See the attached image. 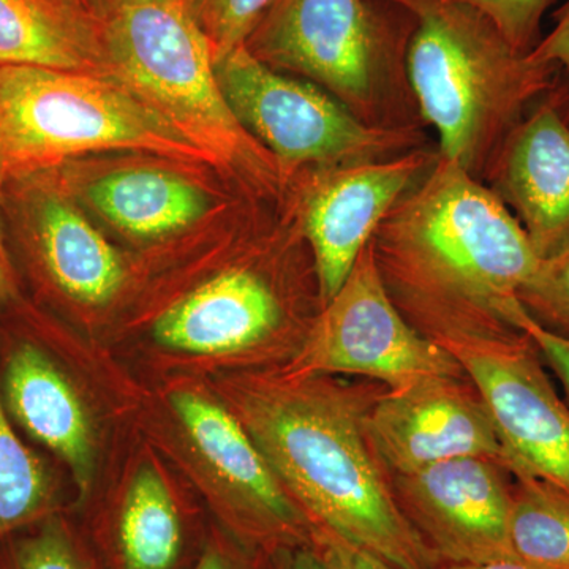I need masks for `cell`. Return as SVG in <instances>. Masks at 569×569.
Returning a JSON list of instances; mask_svg holds the SVG:
<instances>
[{"label": "cell", "mask_w": 569, "mask_h": 569, "mask_svg": "<svg viewBox=\"0 0 569 569\" xmlns=\"http://www.w3.org/2000/svg\"><path fill=\"white\" fill-rule=\"evenodd\" d=\"M217 82L236 121L283 171L380 162L417 142L408 130L372 126L313 82L271 69L244 44L213 56Z\"/></svg>", "instance_id": "cell-8"}, {"label": "cell", "mask_w": 569, "mask_h": 569, "mask_svg": "<svg viewBox=\"0 0 569 569\" xmlns=\"http://www.w3.org/2000/svg\"><path fill=\"white\" fill-rule=\"evenodd\" d=\"M152 429L228 535L269 560L284 550L310 548L312 523L306 512L213 388L194 380L168 385Z\"/></svg>", "instance_id": "cell-6"}, {"label": "cell", "mask_w": 569, "mask_h": 569, "mask_svg": "<svg viewBox=\"0 0 569 569\" xmlns=\"http://www.w3.org/2000/svg\"><path fill=\"white\" fill-rule=\"evenodd\" d=\"M413 20L406 70L438 156L481 179L509 132L560 70L512 47L460 0H388Z\"/></svg>", "instance_id": "cell-3"}, {"label": "cell", "mask_w": 569, "mask_h": 569, "mask_svg": "<svg viewBox=\"0 0 569 569\" xmlns=\"http://www.w3.org/2000/svg\"><path fill=\"white\" fill-rule=\"evenodd\" d=\"M7 569H104L88 537L61 515H52L18 538Z\"/></svg>", "instance_id": "cell-23"}, {"label": "cell", "mask_w": 569, "mask_h": 569, "mask_svg": "<svg viewBox=\"0 0 569 569\" xmlns=\"http://www.w3.org/2000/svg\"><path fill=\"white\" fill-rule=\"evenodd\" d=\"M485 176L539 260L569 249V126L548 100L509 132Z\"/></svg>", "instance_id": "cell-15"}, {"label": "cell", "mask_w": 569, "mask_h": 569, "mask_svg": "<svg viewBox=\"0 0 569 569\" xmlns=\"http://www.w3.org/2000/svg\"><path fill=\"white\" fill-rule=\"evenodd\" d=\"M187 569H272V565L268 557L246 548L213 522L203 548Z\"/></svg>", "instance_id": "cell-27"}, {"label": "cell", "mask_w": 569, "mask_h": 569, "mask_svg": "<svg viewBox=\"0 0 569 569\" xmlns=\"http://www.w3.org/2000/svg\"><path fill=\"white\" fill-rule=\"evenodd\" d=\"M103 74L244 181L268 189L282 168L228 107L213 48L186 0H103L96 11Z\"/></svg>", "instance_id": "cell-4"}, {"label": "cell", "mask_w": 569, "mask_h": 569, "mask_svg": "<svg viewBox=\"0 0 569 569\" xmlns=\"http://www.w3.org/2000/svg\"><path fill=\"white\" fill-rule=\"evenodd\" d=\"M523 331L533 340L541 353L542 361L552 369V372L559 377L560 383L563 385L565 392L569 400V339L553 335L548 329L539 326L533 318H530Z\"/></svg>", "instance_id": "cell-30"}, {"label": "cell", "mask_w": 569, "mask_h": 569, "mask_svg": "<svg viewBox=\"0 0 569 569\" xmlns=\"http://www.w3.org/2000/svg\"><path fill=\"white\" fill-rule=\"evenodd\" d=\"M77 2H80L81 6L86 7V9L91 10V7L93 6V3L103 2V0H77Z\"/></svg>", "instance_id": "cell-35"}, {"label": "cell", "mask_w": 569, "mask_h": 569, "mask_svg": "<svg viewBox=\"0 0 569 569\" xmlns=\"http://www.w3.org/2000/svg\"><path fill=\"white\" fill-rule=\"evenodd\" d=\"M399 508L441 563L515 557L512 475L493 459L463 458L391 477Z\"/></svg>", "instance_id": "cell-11"}, {"label": "cell", "mask_w": 569, "mask_h": 569, "mask_svg": "<svg viewBox=\"0 0 569 569\" xmlns=\"http://www.w3.org/2000/svg\"><path fill=\"white\" fill-rule=\"evenodd\" d=\"M272 569H331L310 548L284 550L271 559Z\"/></svg>", "instance_id": "cell-31"}, {"label": "cell", "mask_w": 569, "mask_h": 569, "mask_svg": "<svg viewBox=\"0 0 569 569\" xmlns=\"http://www.w3.org/2000/svg\"><path fill=\"white\" fill-rule=\"evenodd\" d=\"M212 388L312 526L396 569L438 568L441 561L403 516L367 436L378 396L370 388L282 367L227 373Z\"/></svg>", "instance_id": "cell-1"}, {"label": "cell", "mask_w": 569, "mask_h": 569, "mask_svg": "<svg viewBox=\"0 0 569 569\" xmlns=\"http://www.w3.org/2000/svg\"><path fill=\"white\" fill-rule=\"evenodd\" d=\"M272 0H186L213 48V56L246 43Z\"/></svg>", "instance_id": "cell-25"}, {"label": "cell", "mask_w": 569, "mask_h": 569, "mask_svg": "<svg viewBox=\"0 0 569 569\" xmlns=\"http://www.w3.org/2000/svg\"><path fill=\"white\" fill-rule=\"evenodd\" d=\"M82 200L114 230L137 241L181 233L209 208V198L192 179L160 167L104 171L82 182Z\"/></svg>", "instance_id": "cell-19"}, {"label": "cell", "mask_w": 569, "mask_h": 569, "mask_svg": "<svg viewBox=\"0 0 569 569\" xmlns=\"http://www.w3.org/2000/svg\"><path fill=\"white\" fill-rule=\"evenodd\" d=\"M282 369L295 376L365 377L388 389L433 378H467L455 356L421 335L397 309L372 242Z\"/></svg>", "instance_id": "cell-9"}, {"label": "cell", "mask_w": 569, "mask_h": 569, "mask_svg": "<svg viewBox=\"0 0 569 569\" xmlns=\"http://www.w3.org/2000/svg\"><path fill=\"white\" fill-rule=\"evenodd\" d=\"M103 74L96 11L77 0H0V67Z\"/></svg>", "instance_id": "cell-20"}, {"label": "cell", "mask_w": 569, "mask_h": 569, "mask_svg": "<svg viewBox=\"0 0 569 569\" xmlns=\"http://www.w3.org/2000/svg\"><path fill=\"white\" fill-rule=\"evenodd\" d=\"M530 56L538 62L556 67L560 73L569 74V0L556 11L553 28L542 36Z\"/></svg>", "instance_id": "cell-29"}, {"label": "cell", "mask_w": 569, "mask_h": 569, "mask_svg": "<svg viewBox=\"0 0 569 569\" xmlns=\"http://www.w3.org/2000/svg\"><path fill=\"white\" fill-rule=\"evenodd\" d=\"M485 14L520 52L530 54L542 39L541 22L553 0H460Z\"/></svg>", "instance_id": "cell-26"}, {"label": "cell", "mask_w": 569, "mask_h": 569, "mask_svg": "<svg viewBox=\"0 0 569 569\" xmlns=\"http://www.w3.org/2000/svg\"><path fill=\"white\" fill-rule=\"evenodd\" d=\"M545 99L556 108L557 112L569 126V74H563L561 78L557 77L552 88L546 93Z\"/></svg>", "instance_id": "cell-33"}, {"label": "cell", "mask_w": 569, "mask_h": 569, "mask_svg": "<svg viewBox=\"0 0 569 569\" xmlns=\"http://www.w3.org/2000/svg\"><path fill=\"white\" fill-rule=\"evenodd\" d=\"M366 426L389 478L463 458L505 466L492 418L468 378H433L388 389L373 400Z\"/></svg>", "instance_id": "cell-12"}, {"label": "cell", "mask_w": 569, "mask_h": 569, "mask_svg": "<svg viewBox=\"0 0 569 569\" xmlns=\"http://www.w3.org/2000/svg\"><path fill=\"white\" fill-rule=\"evenodd\" d=\"M370 242L392 302L430 340L526 332L519 291L538 254L507 206L458 164L437 156Z\"/></svg>", "instance_id": "cell-2"}, {"label": "cell", "mask_w": 569, "mask_h": 569, "mask_svg": "<svg viewBox=\"0 0 569 569\" xmlns=\"http://www.w3.org/2000/svg\"><path fill=\"white\" fill-rule=\"evenodd\" d=\"M108 151L213 167L198 146L107 74L0 67V174L7 181Z\"/></svg>", "instance_id": "cell-5"}, {"label": "cell", "mask_w": 569, "mask_h": 569, "mask_svg": "<svg viewBox=\"0 0 569 569\" xmlns=\"http://www.w3.org/2000/svg\"><path fill=\"white\" fill-rule=\"evenodd\" d=\"M437 156L417 149L380 162L323 170L302 216L323 305L346 282L392 206L425 176Z\"/></svg>", "instance_id": "cell-13"}, {"label": "cell", "mask_w": 569, "mask_h": 569, "mask_svg": "<svg viewBox=\"0 0 569 569\" xmlns=\"http://www.w3.org/2000/svg\"><path fill=\"white\" fill-rule=\"evenodd\" d=\"M519 299L539 326L569 339V249L539 260Z\"/></svg>", "instance_id": "cell-24"}, {"label": "cell", "mask_w": 569, "mask_h": 569, "mask_svg": "<svg viewBox=\"0 0 569 569\" xmlns=\"http://www.w3.org/2000/svg\"><path fill=\"white\" fill-rule=\"evenodd\" d=\"M437 569H535L516 557L489 561H475V563H440Z\"/></svg>", "instance_id": "cell-34"}, {"label": "cell", "mask_w": 569, "mask_h": 569, "mask_svg": "<svg viewBox=\"0 0 569 569\" xmlns=\"http://www.w3.org/2000/svg\"><path fill=\"white\" fill-rule=\"evenodd\" d=\"M21 223L33 263L66 301L103 309L129 283V264L62 183L22 176Z\"/></svg>", "instance_id": "cell-14"}, {"label": "cell", "mask_w": 569, "mask_h": 569, "mask_svg": "<svg viewBox=\"0 0 569 569\" xmlns=\"http://www.w3.org/2000/svg\"><path fill=\"white\" fill-rule=\"evenodd\" d=\"M52 515H58L54 479L14 432L0 391V541Z\"/></svg>", "instance_id": "cell-22"}, {"label": "cell", "mask_w": 569, "mask_h": 569, "mask_svg": "<svg viewBox=\"0 0 569 569\" xmlns=\"http://www.w3.org/2000/svg\"><path fill=\"white\" fill-rule=\"evenodd\" d=\"M208 535L152 458H144L97 516L92 548L104 569H187Z\"/></svg>", "instance_id": "cell-17"}, {"label": "cell", "mask_w": 569, "mask_h": 569, "mask_svg": "<svg viewBox=\"0 0 569 569\" xmlns=\"http://www.w3.org/2000/svg\"><path fill=\"white\" fill-rule=\"evenodd\" d=\"M0 391L9 415L66 463L86 500L97 473V429L73 381L39 347L21 343L7 359Z\"/></svg>", "instance_id": "cell-18"}, {"label": "cell", "mask_w": 569, "mask_h": 569, "mask_svg": "<svg viewBox=\"0 0 569 569\" xmlns=\"http://www.w3.org/2000/svg\"><path fill=\"white\" fill-rule=\"evenodd\" d=\"M509 542L535 569H569V497L542 479L512 478Z\"/></svg>", "instance_id": "cell-21"}, {"label": "cell", "mask_w": 569, "mask_h": 569, "mask_svg": "<svg viewBox=\"0 0 569 569\" xmlns=\"http://www.w3.org/2000/svg\"><path fill=\"white\" fill-rule=\"evenodd\" d=\"M411 29L410 14L388 0H272L244 47L380 126L381 88L406 61Z\"/></svg>", "instance_id": "cell-7"}, {"label": "cell", "mask_w": 569, "mask_h": 569, "mask_svg": "<svg viewBox=\"0 0 569 569\" xmlns=\"http://www.w3.org/2000/svg\"><path fill=\"white\" fill-rule=\"evenodd\" d=\"M310 549L331 569H396L321 526H312Z\"/></svg>", "instance_id": "cell-28"}, {"label": "cell", "mask_w": 569, "mask_h": 569, "mask_svg": "<svg viewBox=\"0 0 569 569\" xmlns=\"http://www.w3.org/2000/svg\"><path fill=\"white\" fill-rule=\"evenodd\" d=\"M481 396L512 478L542 479L569 497V406L527 332L433 339Z\"/></svg>", "instance_id": "cell-10"}, {"label": "cell", "mask_w": 569, "mask_h": 569, "mask_svg": "<svg viewBox=\"0 0 569 569\" xmlns=\"http://www.w3.org/2000/svg\"><path fill=\"white\" fill-rule=\"evenodd\" d=\"M7 179L0 174V206H2V189ZM17 296V280H14L13 268H11L6 242H3L2 222H0V301H9Z\"/></svg>", "instance_id": "cell-32"}, {"label": "cell", "mask_w": 569, "mask_h": 569, "mask_svg": "<svg viewBox=\"0 0 569 569\" xmlns=\"http://www.w3.org/2000/svg\"><path fill=\"white\" fill-rule=\"evenodd\" d=\"M283 317L279 296L260 272L231 268L168 307L152 337L163 350L187 358L239 361L263 355Z\"/></svg>", "instance_id": "cell-16"}]
</instances>
